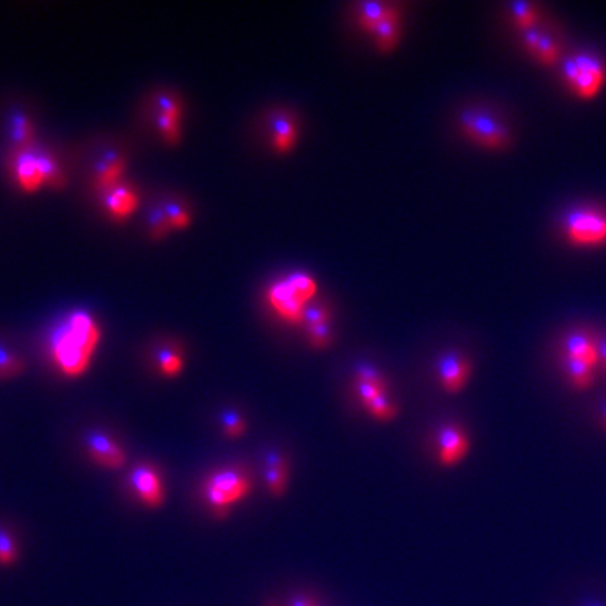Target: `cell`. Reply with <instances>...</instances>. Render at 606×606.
Here are the masks:
<instances>
[{
	"label": "cell",
	"instance_id": "1",
	"mask_svg": "<svg viewBox=\"0 0 606 606\" xmlns=\"http://www.w3.org/2000/svg\"><path fill=\"white\" fill-rule=\"evenodd\" d=\"M100 329L86 310L76 309L57 324L49 336V354L59 371L69 378L83 376L100 343Z\"/></svg>",
	"mask_w": 606,
	"mask_h": 606
},
{
	"label": "cell",
	"instance_id": "2",
	"mask_svg": "<svg viewBox=\"0 0 606 606\" xmlns=\"http://www.w3.org/2000/svg\"><path fill=\"white\" fill-rule=\"evenodd\" d=\"M9 170L23 193L34 194L46 187L62 190L67 186V175L57 156L44 146L12 150L9 155Z\"/></svg>",
	"mask_w": 606,
	"mask_h": 606
},
{
	"label": "cell",
	"instance_id": "3",
	"mask_svg": "<svg viewBox=\"0 0 606 606\" xmlns=\"http://www.w3.org/2000/svg\"><path fill=\"white\" fill-rule=\"evenodd\" d=\"M317 294V280L305 271H294L273 281L265 289L264 299L275 317L288 326L299 328L304 326L305 312Z\"/></svg>",
	"mask_w": 606,
	"mask_h": 606
},
{
	"label": "cell",
	"instance_id": "4",
	"mask_svg": "<svg viewBox=\"0 0 606 606\" xmlns=\"http://www.w3.org/2000/svg\"><path fill=\"white\" fill-rule=\"evenodd\" d=\"M462 135L483 150L504 151L511 145V131L490 108L479 105L463 107L458 115Z\"/></svg>",
	"mask_w": 606,
	"mask_h": 606
},
{
	"label": "cell",
	"instance_id": "5",
	"mask_svg": "<svg viewBox=\"0 0 606 606\" xmlns=\"http://www.w3.org/2000/svg\"><path fill=\"white\" fill-rule=\"evenodd\" d=\"M561 76L575 96L591 100L603 91L606 67L603 59L587 51L573 54L561 67Z\"/></svg>",
	"mask_w": 606,
	"mask_h": 606
},
{
	"label": "cell",
	"instance_id": "6",
	"mask_svg": "<svg viewBox=\"0 0 606 606\" xmlns=\"http://www.w3.org/2000/svg\"><path fill=\"white\" fill-rule=\"evenodd\" d=\"M250 491V477L238 467L216 471L204 483L205 499L214 507L218 519H226L230 507L248 497Z\"/></svg>",
	"mask_w": 606,
	"mask_h": 606
},
{
	"label": "cell",
	"instance_id": "7",
	"mask_svg": "<svg viewBox=\"0 0 606 606\" xmlns=\"http://www.w3.org/2000/svg\"><path fill=\"white\" fill-rule=\"evenodd\" d=\"M563 234L575 248L606 245V212L594 206L571 210L563 221Z\"/></svg>",
	"mask_w": 606,
	"mask_h": 606
},
{
	"label": "cell",
	"instance_id": "8",
	"mask_svg": "<svg viewBox=\"0 0 606 606\" xmlns=\"http://www.w3.org/2000/svg\"><path fill=\"white\" fill-rule=\"evenodd\" d=\"M157 132L166 145L177 146L181 142L183 106L180 98L170 92H161L155 98Z\"/></svg>",
	"mask_w": 606,
	"mask_h": 606
},
{
	"label": "cell",
	"instance_id": "9",
	"mask_svg": "<svg viewBox=\"0 0 606 606\" xmlns=\"http://www.w3.org/2000/svg\"><path fill=\"white\" fill-rule=\"evenodd\" d=\"M127 171V157L118 150H106L92 167L91 186L97 195H103L122 181Z\"/></svg>",
	"mask_w": 606,
	"mask_h": 606
},
{
	"label": "cell",
	"instance_id": "10",
	"mask_svg": "<svg viewBox=\"0 0 606 606\" xmlns=\"http://www.w3.org/2000/svg\"><path fill=\"white\" fill-rule=\"evenodd\" d=\"M270 147L274 154L288 155L298 144L299 124L294 112L277 108L268 117Z\"/></svg>",
	"mask_w": 606,
	"mask_h": 606
},
{
	"label": "cell",
	"instance_id": "11",
	"mask_svg": "<svg viewBox=\"0 0 606 606\" xmlns=\"http://www.w3.org/2000/svg\"><path fill=\"white\" fill-rule=\"evenodd\" d=\"M437 373L443 392L460 395L471 381L473 364L461 353H448L438 359Z\"/></svg>",
	"mask_w": 606,
	"mask_h": 606
},
{
	"label": "cell",
	"instance_id": "12",
	"mask_svg": "<svg viewBox=\"0 0 606 606\" xmlns=\"http://www.w3.org/2000/svg\"><path fill=\"white\" fill-rule=\"evenodd\" d=\"M471 451V440L456 424H445L437 436V458L442 467L460 465Z\"/></svg>",
	"mask_w": 606,
	"mask_h": 606
},
{
	"label": "cell",
	"instance_id": "13",
	"mask_svg": "<svg viewBox=\"0 0 606 606\" xmlns=\"http://www.w3.org/2000/svg\"><path fill=\"white\" fill-rule=\"evenodd\" d=\"M560 358L574 359L599 369L597 334L589 330H571L561 340Z\"/></svg>",
	"mask_w": 606,
	"mask_h": 606
},
{
	"label": "cell",
	"instance_id": "14",
	"mask_svg": "<svg viewBox=\"0 0 606 606\" xmlns=\"http://www.w3.org/2000/svg\"><path fill=\"white\" fill-rule=\"evenodd\" d=\"M103 209L107 212L108 216L116 222H124L135 214L141 205L140 193L134 187L122 183L112 187L107 193L100 195Z\"/></svg>",
	"mask_w": 606,
	"mask_h": 606
},
{
	"label": "cell",
	"instance_id": "15",
	"mask_svg": "<svg viewBox=\"0 0 606 606\" xmlns=\"http://www.w3.org/2000/svg\"><path fill=\"white\" fill-rule=\"evenodd\" d=\"M130 483L136 496L151 509H157V507L164 504V487H162L159 473L154 467L138 465L131 472Z\"/></svg>",
	"mask_w": 606,
	"mask_h": 606
},
{
	"label": "cell",
	"instance_id": "16",
	"mask_svg": "<svg viewBox=\"0 0 606 606\" xmlns=\"http://www.w3.org/2000/svg\"><path fill=\"white\" fill-rule=\"evenodd\" d=\"M354 388L359 399V403L366 411L373 402L388 396V383L382 373L369 364H359L354 377Z\"/></svg>",
	"mask_w": 606,
	"mask_h": 606
},
{
	"label": "cell",
	"instance_id": "17",
	"mask_svg": "<svg viewBox=\"0 0 606 606\" xmlns=\"http://www.w3.org/2000/svg\"><path fill=\"white\" fill-rule=\"evenodd\" d=\"M86 447L92 460L107 470H118L124 466L127 456L120 445L107 433L93 431L86 437Z\"/></svg>",
	"mask_w": 606,
	"mask_h": 606
},
{
	"label": "cell",
	"instance_id": "18",
	"mask_svg": "<svg viewBox=\"0 0 606 606\" xmlns=\"http://www.w3.org/2000/svg\"><path fill=\"white\" fill-rule=\"evenodd\" d=\"M522 43L528 51L544 66H554L559 61L560 48L556 39L545 29L532 27L522 32Z\"/></svg>",
	"mask_w": 606,
	"mask_h": 606
},
{
	"label": "cell",
	"instance_id": "19",
	"mask_svg": "<svg viewBox=\"0 0 606 606\" xmlns=\"http://www.w3.org/2000/svg\"><path fill=\"white\" fill-rule=\"evenodd\" d=\"M7 135L12 150H28L37 145L32 118L22 110L10 111L7 118Z\"/></svg>",
	"mask_w": 606,
	"mask_h": 606
},
{
	"label": "cell",
	"instance_id": "20",
	"mask_svg": "<svg viewBox=\"0 0 606 606\" xmlns=\"http://www.w3.org/2000/svg\"><path fill=\"white\" fill-rule=\"evenodd\" d=\"M264 480L271 496L283 497L288 487V463L283 453L271 451L265 458Z\"/></svg>",
	"mask_w": 606,
	"mask_h": 606
},
{
	"label": "cell",
	"instance_id": "21",
	"mask_svg": "<svg viewBox=\"0 0 606 606\" xmlns=\"http://www.w3.org/2000/svg\"><path fill=\"white\" fill-rule=\"evenodd\" d=\"M560 359L565 377L568 379L570 387L573 388L574 391H589V389L593 388L595 383H597L599 373L598 368L590 366V364L574 361V359Z\"/></svg>",
	"mask_w": 606,
	"mask_h": 606
},
{
	"label": "cell",
	"instance_id": "22",
	"mask_svg": "<svg viewBox=\"0 0 606 606\" xmlns=\"http://www.w3.org/2000/svg\"><path fill=\"white\" fill-rule=\"evenodd\" d=\"M372 36L381 52H391L397 47L399 39H401V12L396 7H393L388 16L379 23Z\"/></svg>",
	"mask_w": 606,
	"mask_h": 606
},
{
	"label": "cell",
	"instance_id": "23",
	"mask_svg": "<svg viewBox=\"0 0 606 606\" xmlns=\"http://www.w3.org/2000/svg\"><path fill=\"white\" fill-rule=\"evenodd\" d=\"M393 7H395V4L385 2L358 3L356 19L359 28H361L363 32L372 34L373 32H376L379 23H381L382 20L388 16Z\"/></svg>",
	"mask_w": 606,
	"mask_h": 606
},
{
	"label": "cell",
	"instance_id": "24",
	"mask_svg": "<svg viewBox=\"0 0 606 606\" xmlns=\"http://www.w3.org/2000/svg\"><path fill=\"white\" fill-rule=\"evenodd\" d=\"M161 202L171 231L190 228L193 224V214L183 201L177 199V197H165Z\"/></svg>",
	"mask_w": 606,
	"mask_h": 606
},
{
	"label": "cell",
	"instance_id": "25",
	"mask_svg": "<svg viewBox=\"0 0 606 606\" xmlns=\"http://www.w3.org/2000/svg\"><path fill=\"white\" fill-rule=\"evenodd\" d=\"M146 228L147 235H150L152 240H162L169 236L171 229L161 201L151 205L150 210H147Z\"/></svg>",
	"mask_w": 606,
	"mask_h": 606
},
{
	"label": "cell",
	"instance_id": "26",
	"mask_svg": "<svg viewBox=\"0 0 606 606\" xmlns=\"http://www.w3.org/2000/svg\"><path fill=\"white\" fill-rule=\"evenodd\" d=\"M26 371V363L12 349L0 344V381L16 378Z\"/></svg>",
	"mask_w": 606,
	"mask_h": 606
},
{
	"label": "cell",
	"instance_id": "27",
	"mask_svg": "<svg viewBox=\"0 0 606 606\" xmlns=\"http://www.w3.org/2000/svg\"><path fill=\"white\" fill-rule=\"evenodd\" d=\"M510 14L521 32L536 27V22H538V9L531 2H512Z\"/></svg>",
	"mask_w": 606,
	"mask_h": 606
},
{
	"label": "cell",
	"instance_id": "28",
	"mask_svg": "<svg viewBox=\"0 0 606 606\" xmlns=\"http://www.w3.org/2000/svg\"><path fill=\"white\" fill-rule=\"evenodd\" d=\"M20 549L9 531L0 528V569H12L19 563Z\"/></svg>",
	"mask_w": 606,
	"mask_h": 606
},
{
	"label": "cell",
	"instance_id": "29",
	"mask_svg": "<svg viewBox=\"0 0 606 606\" xmlns=\"http://www.w3.org/2000/svg\"><path fill=\"white\" fill-rule=\"evenodd\" d=\"M157 364H159L161 372L165 377H176L183 371V357L179 352L171 347H164L157 353Z\"/></svg>",
	"mask_w": 606,
	"mask_h": 606
},
{
	"label": "cell",
	"instance_id": "30",
	"mask_svg": "<svg viewBox=\"0 0 606 606\" xmlns=\"http://www.w3.org/2000/svg\"><path fill=\"white\" fill-rule=\"evenodd\" d=\"M305 332H307L308 344L313 349H326L332 344L333 334L330 323L307 328Z\"/></svg>",
	"mask_w": 606,
	"mask_h": 606
},
{
	"label": "cell",
	"instance_id": "31",
	"mask_svg": "<svg viewBox=\"0 0 606 606\" xmlns=\"http://www.w3.org/2000/svg\"><path fill=\"white\" fill-rule=\"evenodd\" d=\"M221 423L225 436L231 438V440L240 438L246 432V423L238 412L226 411L222 413Z\"/></svg>",
	"mask_w": 606,
	"mask_h": 606
},
{
	"label": "cell",
	"instance_id": "32",
	"mask_svg": "<svg viewBox=\"0 0 606 606\" xmlns=\"http://www.w3.org/2000/svg\"><path fill=\"white\" fill-rule=\"evenodd\" d=\"M332 320V310L328 305L320 302H312L309 305L307 312H305L304 328L318 326V324L330 323Z\"/></svg>",
	"mask_w": 606,
	"mask_h": 606
},
{
	"label": "cell",
	"instance_id": "33",
	"mask_svg": "<svg viewBox=\"0 0 606 606\" xmlns=\"http://www.w3.org/2000/svg\"><path fill=\"white\" fill-rule=\"evenodd\" d=\"M599 371L606 373V334H597Z\"/></svg>",
	"mask_w": 606,
	"mask_h": 606
},
{
	"label": "cell",
	"instance_id": "34",
	"mask_svg": "<svg viewBox=\"0 0 606 606\" xmlns=\"http://www.w3.org/2000/svg\"><path fill=\"white\" fill-rule=\"evenodd\" d=\"M289 606H319V603L312 595L299 594L290 598Z\"/></svg>",
	"mask_w": 606,
	"mask_h": 606
},
{
	"label": "cell",
	"instance_id": "35",
	"mask_svg": "<svg viewBox=\"0 0 606 606\" xmlns=\"http://www.w3.org/2000/svg\"><path fill=\"white\" fill-rule=\"evenodd\" d=\"M601 423H603V427L606 431V401L601 404Z\"/></svg>",
	"mask_w": 606,
	"mask_h": 606
},
{
	"label": "cell",
	"instance_id": "36",
	"mask_svg": "<svg viewBox=\"0 0 606 606\" xmlns=\"http://www.w3.org/2000/svg\"><path fill=\"white\" fill-rule=\"evenodd\" d=\"M585 606H603V605H599L597 603H587V605H585Z\"/></svg>",
	"mask_w": 606,
	"mask_h": 606
},
{
	"label": "cell",
	"instance_id": "37",
	"mask_svg": "<svg viewBox=\"0 0 606 606\" xmlns=\"http://www.w3.org/2000/svg\"><path fill=\"white\" fill-rule=\"evenodd\" d=\"M320 606V605H319Z\"/></svg>",
	"mask_w": 606,
	"mask_h": 606
}]
</instances>
